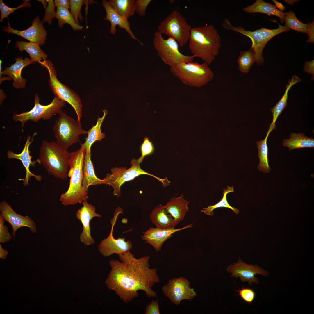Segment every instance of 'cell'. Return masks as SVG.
Listing matches in <instances>:
<instances>
[{"mask_svg": "<svg viewBox=\"0 0 314 314\" xmlns=\"http://www.w3.org/2000/svg\"><path fill=\"white\" fill-rule=\"evenodd\" d=\"M269 135L267 134L264 139L257 141L256 143L258 149V156L259 160L258 168L260 171L266 173L269 172L271 169L269 165L268 159V147L267 140Z\"/></svg>", "mask_w": 314, "mask_h": 314, "instance_id": "obj_32", "label": "cell"}, {"mask_svg": "<svg viewBox=\"0 0 314 314\" xmlns=\"http://www.w3.org/2000/svg\"><path fill=\"white\" fill-rule=\"evenodd\" d=\"M102 4L106 13V16L104 20L108 21L110 22L111 26L110 32L111 34H115L117 31L116 26L118 25L120 28L124 29L132 39L137 41L142 45H143L134 35L131 29L130 24L128 19L117 13L109 1L103 0L102 1Z\"/></svg>", "mask_w": 314, "mask_h": 314, "instance_id": "obj_22", "label": "cell"}, {"mask_svg": "<svg viewBox=\"0 0 314 314\" xmlns=\"http://www.w3.org/2000/svg\"><path fill=\"white\" fill-rule=\"evenodd\" d=\"M48 2V6L45 10V15L42 21L43 24L45 22H47L49 25H51L52 19L56 17V12L55 10V5L52 0H46Z\"/></svg>", "mask_w": 314, "mask_h": 314, "instance_id": "obj_40", "label": "cell"}, {"mask_svg": "<svg viewBox=\"0 0 314 314\" xmlns=\"http://www.w3.org/2000/svg\"><path fill=\"white\" fill-rule=\"evenodd\" d=\"M158 299L152 300L146 306L145 314H160Z\"/></svg>", "mask_w": 314, "mask_h": 314, "instance_id": "obj_44", "label": "cell"}, {"mask_svg": "<svg viewBox=\"0 0 314 314\" xmlns=\"http://www.w3.org/2000/svg\"><path fill=\"white\" fill-rule=\"evenodd\" d=\"M299 1V0H284V1L286 3H287L288 4H290V5H292L294 3H296V2H297V1Z\"/></svg>", "mask_w": 314, "mask_h": 314, "instance_id": "obj_51", "label": "cell"}, {"mask_svg": "<svg viewBox=\"0 0 314 314\" xmlns=\"http://www.w3.org/2000/svg\"><path fill=\"white\" fill-rule=\"evenodd\" d=\"M15 63L10 66L6 67L3 71H2L1 63L2 61L0 60V77L2 75H8L13 80L12 85L16 89L24 88L26 86L27 80L23 78L21 75L23 69L26 66L34 63L28 57H25L24 59L22 57L15 58Z\"/></svg>", "mask_w": 314, "mask_h": 314, "instance_id": "obj_20", "label": "cell"}, {"mask_svg": "<svg viewBox=\"0 0 314 314\" xmlns=\"http://www.w3.org/2000/svg\"><path fill=\"white\" fill-rule=\"evenodd\" d=\"M30 0H24L23 3L20 5L15 8H10L6 6L3 2L2 0H0V10L1 13V18L0 22L3 21L4 18H7L10 14L13 13L16 10L22 8L27 7H31V5L28 2Z\"/></svg>", "mask_w": 314, "mask_h": 314, "instance_id": "obj_38", "label": "cell"}, {"mask_svg": "<svg viewBox=\"0 0 314 314\" xmlns=\"http://www.w3.org/2000/svg\"><path fill=\"white\" fill-rule=\"evenodd\" d=\"M188 41L192 55L208 65L218 55L221 45L220 35L212 24L192 28Z\"/></svg>", "mask_w": 314, "mask_h": 314, "instance_id": "obj_2", "label": "cell"}, {"mask_svg": "<svg viewBox=\"0 0 314 314\" xmlns=\"http://www.w3.org/2000/svg\"><path fill=\"white\" fill-rule=\"evenodd\" d=\"M36 134L37 133L34 132L32 137L30 135L27 136L24 147L21 153L17 154L10 150H8L7 152V156L8 159H15L20 160L25 168L26 175L23 182V184L25 186L29 185V181L30 178L32 176L34 177L37 181H40L42 179V177L41 176L33 174L31 172L29 169L30 165H32L34 166L35 163V162L32 161V157L30 155L29 147L33 141L34 137Z\"/></svg>", "mask_w": 314, "mask_h": 314, "instance_id": "obj_21", "label": "cell"}, {"mask_svg": "<svg viewBox=\"0 0 314 314\" xmlns=\"http://www.w3.org/2000/svg\"><path fill=\"white\" fill-rule=\"evenodd\" d=\"M307 33L308 36L307 42L313 43L314 42V20L311 23L308 22L307 24Z\"/></svg>", "mask_w": 314, "mask_h": 314, "instance_id": "obj_45", "label": "cell"}, {"mask_svg": "<svg viewBox=\"0 0 314 314\" xmlns=\"http://www.w3.org/2000/svg\"><path fill=\"white\" fill-rule=\"evenodd\" d=\"M38 1H40V2H41L42 3V4L43 5V6H44V8L45 9V10L46 8V6H47V2L45 0H38Z\"/></svg>", "mask_w": 314, "mask_h": 314, "instance_id": "obj_52", "label": "cell"}, {"mask_svg": "<svg viewBox=\"0 0 314 314\" xmlns=\"http://www.w3.org/2000/svg\"><path fill=\"white\" fill-rule=\"evenodd\" d=\"M0 214L5 221L11 225L13 229L12 235L15 238L17 231L23 227L29 228L32 233L37 232L36 224L30 217L17 213L11 206L5 200L0 203Z\"/></svg>", "mask_w": 314, "mask_h": 314, "instance_id": "obj_15", "label": "cell"}, {"mask_svg": "<svg viewBox=\"0 0 314 314\" xmlns=\"http://www.w3.org/2000/svg\"><path fill=\"white\" fill-rule=\"evenodd\" d=\"M151 0H137L135 1V11L140 17L145 15L147 7Z\"/></svg>", "mask_w": 314, "mask_h": 314, "instance_id": "obj_43", "label": "cell"}, {"mask_svg": "<svg viewBox=\"0 0 314 314\" xmlns=\"http://www.w3.org/2000/svg\"><path fill=\"white\" fill-rule=\"evenodd\" d=\"M192 28L178 10L172 11L160 24L158 31L174 39L182 47L188 42Z\"/></svg>", "mask_w": 314, "mask_h": 314, "instance_id": "obj_10", "label": "cell"}, {"mask_svg": "<svg viewBox=\"0 0 314 314\" xmlns=\"http://www.w3.org/2000/svg\"><path fill=\"white\" fill-rule=\"evenodd\" d=\"M8 254V251L3 249L1 245H0V257L3 259H5Z\"/></svg>", "mask_w": 314, "mask_h": 314, "instance_id": "obj_49", "label": "cell"}, {"mask_svg": "<svg viewBox=\"0 0 314 314\" xmlns=\"http://www.w3.org/2000/svg\"><path fill=\"white\" fill-rule=\"evenodd\" d=\"M56 17L57 19L58 26L62 27L65 24H69L74 31L82 30L83 26L77 24L68 9L62 7H57Z\"/></svg>", "mask_w": 314, "mask_h": 314, "instance_id": "obj_33", "label": "cell"}, {"mask_svg": "<svg viewBox=\"0 0 314 314\" xmlns=\"http://www.w3.org/2000/svg\"><path fill=\"white\" fill-rule=\"evenodd\" d=\"M131 166L127 169L126 167H113L111 169V173L107 174L103 179V184L111 186L113 189V194L117 197H120V188L125 182L133 179L139 176L145 174L156 178L163 184V186L168 185L170 181L167 178L162 179L145 172L140 167L137 159H133L131 161Z\"/></svg>", "mask_w": 314, "mask_h": 314, "instance_id": "obj_8", "label": "cell"}, {"mask_svg": "<svg viewBox=\"0 0 314 314\" xmlns=\"http://www.w3.org/2000/svg\"><path fill=\"white\" fill-rule=\"evenodd\" d=\"M272 1L275 3L276 7L279 9L280 11L282 12L286 9V7L281 3L276 0H272Z\"/></svg>", "mask_w": 314, "mask_h": 314, "instance_id": "obj_48", "label": "cell"}, {"mask_svg": "<svg viewBox=\"0 0 314 314\" xmlns=\"http://www.w3.org/2000/svg\"><path fill=\"white\" fill-rule=\"evenodd\" d=\"M284 22L285 26L289 29L298 32L307 33V24L300 21L293 11L290 10L285 13Z\"/></svg>", "mask_w": 314, "mask_h": 314, "instance_id": "obj_36", "label": "cell"}, {"mask_svg": "<svg viewBox=\"0 0 314 314\" xmlns=\"http://www.w3.org/2000/svg\"><path fill=\"white\" fill-rule=\"evenodd\" d=\"M55 7H62L69 9L70 8V1L69 0H55L54 1Z\"/></svg>", "mask_w": 314, "mask_h": 314, "instance_id": "obj_47", "label": "cell"}, {"mask_svg": "<svg viewBox=\"0 0 314 314\" xmlns=\"http://www.w3.org/2000/svg\"><path fill=\"white\" fill-rule=\"evenodd\" d=\"M242 10L249 13H260L268 16L274 15L279 18L281 23L284 22L285 13L277 9L275 6L263 0H256L253 4L244 8Z\"/></svg>", "mask_w": 314, "mask_h": 314, "instance_id": "obj_27", "label": "cell"}, {"mask_svg": "<svg viewBox=\"0 0 314 314\" xmlns=\"http://www.w3.org/2000/svg\"><path fill=\"white\" fill-rule=\"evenodd\" d=\"M255 60V53L252 47L247 51H241L237 60L239 70L245 73L248 72Z\"/></svg>", "mask_w": 314, "mask_h": 314, "instance_id": "obj_35", "label": "cell"}, {"mask_svg": "<svg viewBox=\"0 0 314 314\" xmlns=\"http://www.w3.org/2000/svg\"><path fill=\"white\" fill-rule=\"evenodd\" d=\"M91 149L86 151L83 166L82 186L88 192V187L91 185L103 183V180L98 178L96 175L93 163L91 160Z\"/></svg>", "mask_w": 314, "mask_h": 314, "instance_id": "obj_24", "label": "cell"}, {"mask_svg": "<svg viewBox=\"0 0 314 314\" xmlns=\"http://www.w3.org/2000/svg\"><path fill=\"white\" fill-rule=\"evenodd\" d=\"M70 153L56 142L43 140L39 151V163L50 175L61 179H67Z\"/></svg>", "mask_w": 314, "mask_h": 314, "instance_id": "obj_4", "label": "cell"}, {"mask_svg": "<svg viewBox=\"0 0 314 314\" xmlns=\"http://www.w3.org/2000/svg\"><path fill=\"white\" fill-rule=\"evenodd\" d=\"M103 112V116L101 118L99 117L96 124L87 131V136L85 142L80 144L81 148L85 151L91 149L92 145L96 141H101L105 137V134L101 132V126L107 114V111L104 110Z\"/></svg>", "mask_w": 314, "mask_h": 314, "instance_id": "obj_28", "label": "cell"}, {"mask_svg": "<svg viewBox=\"0 0 314 314\" xmlns=\"http://www.w3.org/2000/svg\"><path fill=\"white\" fill-rule=\"evenodd\" d=\"M40 46L38 43L21 41H17L15 44V48H18L20 51L25 50L29 54L31 60L34 63L47 60V55L41 49Z\"/></svg>", "mask_w": 314, "mask_h": 314, "instance_id": "obj_30", "label": "cell"}, {"mask_svg": "<svg viewBox=\"0 0 314 314\" xmlns=\"http://www.w3.org/2000/svg\"><path fill=\"white\" fill-rule=\"evenodd\" d=\"M223 190V196L220 201L215 204L203 208L201 212L204 213L206 215L211 216L214 215L213 210H214L219 208L225 207L231 209L234 213L236 214H238L239 212V209L231 206L228 202L226 198L227 194L234 191V186L230 187L228 186L226 188H224Z\"/></svg>", "mask_w": 314, "mask_h": 314, "instance_id": "obj_34", "label": "cell"}, {"mask_svg": "<svg viewBox=\"0 0 314 314\" xmlns=\"http://www.w3.org/2000/svg\"><path fill=\"white\" fill-rule=\"evenodd\" d=\"M70 12L76 22L79 24V19L81 21L83 20V17L81 13V9L84 4H92L95 3L93 1L84 0H70Z\"/></svg>", "mask_w": 314, "mask_h": 314, "instance_id": "obj_37", "label": "cell"}, {"mask_svg": "<svg viewBox=\"0 0 314 314\" xmlns=\"http://www.w3.org/2000/svg\"><path fill=\"white\" fill-rule=\"evenodd\" d=\"M301 81L297 76L294 75L290 79L286 87L285 91L283 96L275 106L272 108L271 110L273 116V120L271 124L267 134H269L270 132L276 127L275 122L279 117L285 109L287 104L288 94L289 90L296 83Z\"/></svg>", "mask_w": 314, "mask_h": 314, "instance_id": "obj_26", "label": "cell"}, {"mask_svg": "<svg viewBox=\"0 0 314 314\" xmlns=\"http://www.w3.org/2000/svg\"><path fill=\"white\" fill-rule=\"evenodd\" d=\"M5 221L2 216L0 214V243H4L10 241L12 236L8 231L7 226L4 225Z\"/></svg>", "mask_w": 314, "mask_h": 314, "instance_id": "obj_42", "label": "cell"}, {"mask_svg": "<svg viewBox=\"0 0 314 314\" xmlns=\"http://www.w3.org/2000/svg\"><path fill=\"white\" fill-rule=\"evenodd\" d=\"M151 222L156 227L162 228L175 227L179 224L168 213L164 205L160 204L156 207L151 211L150 215Z\"/></svg>", "mask_w": 314, "mask_h": 314, "instance_id": "obj_25", "label": "cell"}, {"mask_svg": "<svg viewBox=\"0 0 314 314\" xmlns=\"http://www.w3.org/2000/svg\"><path fill=\"white\" fill-rule=\"evenodd\" d=\"M40 101L38 95L36 93L34 97V106L31 110L13 115V119L14 121L21 122L22 131L24 126L28 121L37 122L41 119L49 120L55 114H58L65 105V101L56 97L50 104L47 105L40 104Z\"/></svg>", "mask_w": 314, "mask_h": 314, "instance_id": "obj_12", "label": "cell"}, {"mask_svg": "<svg viewBox=\"0 0 314 314\" xmlns=\"http://www.w3.org/2000/svg\"><path fill=\"white\" fill-rule=\"evenodd\" d=\"M192 224H188L181 228L175 227L162 228L157 227H150L143 232L141 236L142 240L154 248L156 252L160 251L163 243L173 236L180 231L192 228Z\"/></svg>", "mask_w": 314, "mask_h": 314, "instance_id": "obj_17", "label": "cell"}, {"mask_svg": "<svg viewBox=\"0 0 314 314\" xmlns=\"http://www.w3.org/2000/svg\"><path fill=\"white\" fill-rule=\"evenodd\" d=\"M314 60L310 61H306L304 65V71L312 75L311 80L314 79Z\"/></svg>", "mask_w": 314, "mask_h": 314, "instance_id": "obj_46", "label": "cell"}, {"mask_svg": "<svg viewBox=\"0 0 314 314\" xmlns=\"http://www.w3.org/2000/svg\"><path fill=\"white\" fill-rule=\"evenodd\" d=\"M189 203L181 194L177 197H172L164 206L167 213L179 224L189 211Z\"/></svg>", "mask_w": 314, "mask_h": 314, "instance_id": "obj_23", "label": "cell"}, {"mask_svg": "<svg viewBox=\"0 0 314 314\" xmlns=\"http://www.w3.org/2000/svg\"><path fill=\"white\" fill-rule=\"evenodd\" d=\"M227 271L232 274L231 276L239 277L243 282H248L251 285L252 283H258L257 278L255 276L257 274L267 276L268 273L257 265H249L244 263L240 258L237 263L229 266Z\"/></svg>", "mask_w": 314, "mask_h": 314, "instance_id": "obj_19", "label": "cell"}, {"mask_svg": "<svg viewBox=\"0 0 314 314\" xmlns=\"http://www.w3.org/2000/svg\"><path fill=\"white\" fill-rule=\"evenodd\" d=\"M170 70L183 84L191 87H201L211 81L214 76L209 65L204 62L181 63L170 67Z\"/></svg>", "mask_w": 314, "mask_h": 314, "instance_id": "obj_5", "label": "cell"}, {"mask_svg": "<svg viewBox=\"0 0 314 314\" xmlns=\"http://www.w3.org/2000/svg\"><path fill=\"white\" fill-rule=\"evenodd\" d=\"M86 151L80 148L70 153L69 169L68 176L70 177L68 189L60 196V201L65 206L82 203L88 198V192L82 186L83 166Z\"/></svg>", "mask_w": 314, "mask_h": 314, "instance_id": "obj_3", "label": "cell"}, {"mask_svg": "<svg viewBox=\"0 0 314 314\" xmlns=\"http://www.w3.org/2000/svg\"><path fill=\"white\" fill-rule=\"evenodd\" d=\"M282 145L284 147H288L289 151L296 149L313 148L314 139L308 138L303 133H291L290 135L289 139H284L283 140Z\"/></svg>", "mask_w": 314, "mask_h": 314, "instance_id": "obj_29", "label": "cell"}, {"mask_svg": "<svg viewBox=\"0 0 314 314\" xmlns=\"http://www.w3.org/2000/svg\"><path fill=\"white\" fill-rule=\"evenodd\" d=\"M190 282L182 277L170 279L162 288L163 294L173 304L179 305L183 300L191 301L197 296L194 289L191 287Z\"/></svg>", "mask_w": 314, "mask_h": 314, "instance_id": "obj_13", "label": "cell"}, {"mask_svg": "<svg viewBox=\"0 0 314 314\" xmlns=\"http://www.w3.org/2000/svg\"><path fill=\"white\" fill-rule=\"evenodd\" d=\"M110 4L119 15L127 19L133 16L135 9L134 0H110Z\"/></svg>", "mask_w": 314, "mask_h": 314, "instance_id": "obj_31", "label": "cell"}, {"mask_svg": "<svg viewBox=\"0 0 314 314\" xmlns=\"http://www.w3.org/2000/svg\"><path fill=\"white\" fill-rule=\"evenodd\" d=\"M82 204L83 206L77 210L76 215V218L81 221L83 227L80 236V241L84 244L89 245L94 243V240L91 234L90 221L93 217H101L102 215L97 213L95 206L88 203L87 200L83 201Z\"/></svg>", "mask_w": 314, "mask_h": 314, "instance_id": "obj_16", "label": "cell"}, {"mask_svg": "<svg viewBox=\"0 0 314 314\" xmlns=\"http://www.w3.org/2000/svg\"><path fill=\"white\" fill-rule=\"evenodd\" d=\"M32 25L26 30L19 31L8 26L3 27V30L8 33L16 34L27 40L30 42H37L42 46L46 42L47 32L40 20L38 16L33 20Z\"/></svg>", "mask_w": 314, "mask_h": 314, "instance_id": "obj_18", "label": "cell"}, {"mask_svg": "<svg viewBox=\"0 0 314 314\" xmlns=\"http://www.w3.org/2000/svg\"><path fill=\"white\" fill-rule=\"evenodd\" d=\"M153 44L159 56L164 63L173 67L181 63L193 61L195 57L182 53L179 50V45L172 38L165 39L162 34L156 31L154 33Z\"/></svg>", "mask_w": 314, "mask_h": 314, "instance_id": "obj_11", "label": "cell"}, {"mask_svg": "<svg viewBox=\"0 0 314 314\" xmlns=\"http://www.w3.org/2000/svg\"><path fill=\"white\" fill-rule=\"evenodd\" d=\"M59 117L53 127L56 142L63 149L67 150L73 144L80 141L79 135H85L87 131L82 129L81 123L68 116L61 109Z\"/></svg>", "mask_w": 314, "mask_h": 314, "instance_id": "obj_7", "label": "cell"}, {"mask_svg": "<svg viewBox=\"0 0 314 314\" xmlns=\"http://www.w3.org/2000/svg\"><path fill=\"white\" fill-rule=\"evenodd\" d=\"M154 149V147L152 142L149 140L148 137H145L141 147V156L137 159L138 162L140 163H142L146 156L153 153Z\"/></svg>", "mask_w": 314, "mask_h": 314, "instance_id": "obj_39", "label": "cell"}, {"mask_svg": "<svg viewBox=\"0 0 314 314\" xmlns=\"http://www.w3.org/2000/svg\"><path fill=\"white\" fill-rule=\"evenodd\" d=\"M117 216L114 215L111 221L112 228L109 235L102 240L98 246L99 252L104 256L108 257L114 254H123L132 248V243L130 240L126 241L124 238H115L113 236V228Z\"/></svg>", "mask_w": 314, "mask_h": 314, "instance_id": "obj_14", "label": "cell"}, {"mask_svg": "<svg viewBox=\"0 0 314 314\" xmlns=\"http://www.w3.org/2000/svg\"><path fill=\"white\" fill-rule=\"evenodd\" d=\"M6 97V96L4 93L3 90L2 89H0V104L1 105L2 104L3 101L5 99Z\"/></svg>", "mask_w": 314, "mask_h": 314, "instance_id": "obj_50", "label": "cell"}, {"mask_svg": "<svg viewBox=\"0 0 314 314\" xmlns=\"http://www.w3.org/2000/svg\"><path fill=\"white\" fill-rule=\"evenodd\" d=\"M238 295L245 302L251 304L254 300L256 293L252 289L242 287L238 290H236Z\"/></svg>", "mask_w": 314, "mask_h": 314, "instance_id": "obj_41", "label": "cell"}, {"mask_svg": "<svg viewBox=\"0 0 314 314\" xmlns=\"http://www.w3.org/2000/svg\"><path fill=\"white\" fill-rule=\"evenodd\" d=\"M120 261H109L110 270L105 284L127 303L138 296V291H144L148 298L157 297L152 288L160 279L155 268H150L149 256L136 258L130 251L118 255Z\"/></svg>", "mask_w": 314, "mask_h": 314, "instance_id": "obj_1", "label": "cell"}, {"mask_svg": "<svg viewBox=\"0 0 314 314\" xmlns=\"http://www.w3.org/2000/svg\"><path fill=\"white\" fill-rule=\"evenodd\" d=\"M222 25L223 28L226 29L238 32L250 39L252 43L251 47L253 49L255 53V63L258 65H261L264 63L262 52L267 42L276 35L290 30L286 26H282L279 24L277 29H270L263 28L254 31H251L245 30L241 26H233L226 18L224 19Z\"/></svg>", "mask_w": 314, "mask_h": 314, "instance_id": "obj_6", "label": "cell"}, {"mask_svg": "<svg viewBox=\"0 0 314 314\" xmlns=\"http://www.w3.org/2000/svg\"><path fill=\"white\" fill-rule=\"evenodd\" d=\"M38 63L42 66L46 68L49 73V84L55 97L67 102L71 105L77 115V120L81 122L82 105L78 94L58 80L56 69L50 60H47L40 61Z\"/></svg>", "mask_w": 314, "mask_h": 314, "instance_id": "obj_9", "label": "cell"}]
</instances>
